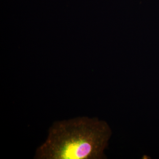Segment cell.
Instances as JSON below:
<instances>
[{"label": "cell", "instance_id": "6da1fadb", "mask_svg": "<svg viewBox=\"0 0 159 159\" xmlns=\"http://www.w3.org/2000/svg\"><path fill=\"white\" fill-rule=\"evenodd\" d=\"M111 130L105 121L78 117L54 122L35 158L99 159L105 157Z\"/></svg>", "mask_w": 159, "mask_h": 159}]
</instances>
